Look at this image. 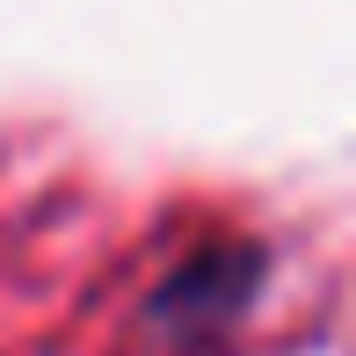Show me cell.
<instances>
[{"instance_id":"cell-1","label":"cell","mask_w":356,"mask_h":356,"mask_svg":"<svg viewBox=\"0 0 356 356\" xmlns=\"http://www.w3.org/2000/svg\"><path fill=\"white\" fill-rule=\"evenodd\" d=\"M269 240L254 233H211L168 262V277L138 298V334L153 342L160 356H233L240 327L254 320L269 291Z\"/></svg>"}]
</instances>
